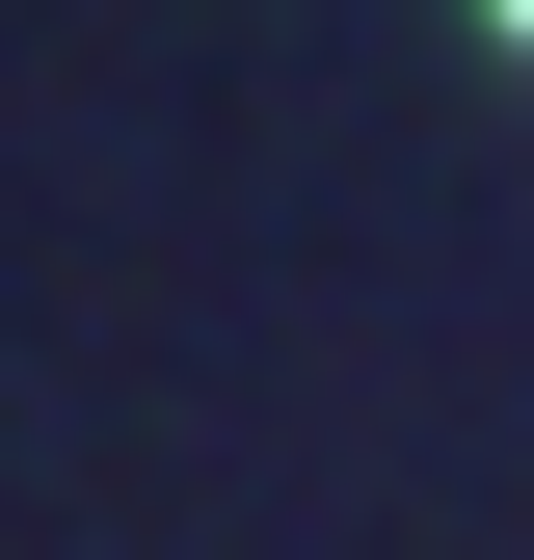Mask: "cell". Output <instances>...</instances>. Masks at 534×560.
Returning a JSON list of instances; mask_svg holds the SVG:
<instances>
[{"label": "cell", "mask_w": 534, "mask_h": 560, "mask_svg": "<svg viewBox=\"0 0 534 560\" xmlns=\"http://www.w3.org/2000/svg\"><path fill=\"white\" fill-rule=\"evenodd\" d=\"M508 27H534V0H508Z\"/></svg>", "instance_id": "6da1fadb"}]
</instances>
